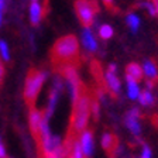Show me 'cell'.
<instances>
[{"mask_svg":"<svg viewBox=\"0 0 158 158\" xmlns=\"http://www.w3.org/2000/svg\"><path fill=\"white\" fill-rule=\"evenodd\" d=\"M99 35H100V38L103 40H109L113 37V28L110 26H107V24H105V26H102L100 28H99Z\"/></svg>","mask_w":158,"mask_h":158,"instance_id":"19","label":"cell"},{"mask_svg":"<svg viewBox=\"0 0 158 158\" xmlns=\"http://www.w3.org/2000/svg\"><path fill=\"white\" fill-rule=\"evenodd\" d=\"M140 158H152V151H151V148L148 147L147 144L143 145V150H141V154H140Z\"/></svg>","mask_w":158,"mask_h":158,"instance_id":"23","label":"cell"},{"mask_svg":"<svg viewBox=\"0 0 158 158\" xmlns=\"http://www.w3.org/2000/svg\"><path fill=\"white\" fill-rule=\"evenodd\" d=\"M138 102H140V105H143V106H151V105H154V96H152V93L150 92V90L145 89V90L140 92Z\"/></svg>","mask_w":158,"mask_h":158,"instance_id":"17","label":"cell"},{"mask_svg":"<svg viewBox=\"0 0 158 158\" xmlns=\"http://www.w3.org/2000/svg\"><path fill=\"white\" fill-rule=\"evenodd\" d=\"M151 3L154 4V6L157 7V10H158V0H151Z\"/></svg>","mask_w":158,"mask_h":158,"instance_id":"30","label":"cell"},{"mask_svg":"<svg viewBox=\"0 0 158 158\" xmlns=\"http://www.w3.org/2000/svg\"><path fill=\"white\" fill-rule=\"evenodd\" d=\"M75 10L79 20H81V23L88 28L93 23V19H95L96 4L93 2H90V0H76Z\"/></svg>","mask_w":158,"mask_h":158,"instance_id":"5","label":"cell"},{"mask_svg":"<svg viewBox=\"0 0 158 158\" xmlns=\"http://www.w3.org/2000/svg\"><path fill=\"white\" fill-rule=\"evenodd\" d=\"M0 56L3 61H9L10 59V51H9V47H7L6 41L0 40Z\"/></svg>","mask_w":158,"mask_h":158,"instance_id":"20","label":"cell"},{"mask_svg":"<svg viewBox=\"0 0 158 158\" xmlns=\"http://www.w3.org/2000/svg\"><path fill=\"white\" fill-rule=\"evenodd\" d=\"M143 72L144 75L147 76L150 81H157L158 79V69H157V65H155L154 61H145L144 62V66H143Z\"/></svg>","mask_w":158,"mask_h":158,"instance_id":"15","label":"cell"},{"mask_svg":"<svg viewBox=\"0 0 158 158\" xmlns=\"http://www.w3.org/2000/svg\"><path fill=\"white\" fill-rule=\"evenodd\" d=\"M61 90H62V82H61V78L56 76L55 81H54V85L51 88V92H49V96H48V103H47V112L44 114L47 117H51L56 107V103H58V99H59V95H61Z\"/></svg>","mask_w":158,"mask_h":158,"instance_id":"6","label":"cell"},{"mask_svg":"<svg viewBox=\"0 0 158 158\" xmlns=\"http://www.w3.org/2000/svg\"><path fill=\"white\" fill-rule=\"evenodd\" d=\"M44 118V113L41 110L35 107L30 109V114H28V123H30V130H31V134L35 138V141H38L40 138V128H41V123H43Z\"/></svg>","mask_w":158,"mask_h":158,"instance_id":"7","label":"cell"},{"mask_svg":"<svg viewBox=\"0 0 158 158\" xmlns=\"http://www.w3.org/2000/svg\"><path fill=\"white\" fill-rule=\"evenodd\" d=\"M138 117H140L138 109H131L126 116V126L131 131L133 135H140V133H141V124H140Z\"/></svg>","mask_w":158,"mask_h":158,"instance_id":"8","label":"cell"},{"mask_svg":"<svg viewBox=\"0 0 158 158\" xmlns=\"http://www.w3.org/2000/svg\"><path fill=\"white\" fill-rule=\"evenodd\" d=\"M62 73H64V78L66 79V85H68V90H69L71 100H72V103L75 105V103L79 100V98L83 95L82 82H81L79 73H78V71H76V68L73 65L64 66Z\"/></svg>","mask_w":158,"mask_h":158,"instance_id":"4","label":"cell"},{"mask_svg":"<svg viewBox=\"0 0 158 158\" xmlns=\"http://www.w3.org/2000/svg\"><path fill=\"white\" fill-rule=\"evenodd\" d=\"M143 75H144L143 68L135 62L128 64L127 68H126V78H130V79H133V81H135V82L140 81V79L143 78Z\"/></svg>","mask_w":158,"mask_h":158,"instance_id":"12","label":"cell"},{"mask_svg":"<svg viewBox=\"0 0 158 158\" xmlns=\"http://www.w3.org/2000/svg\"><path fill=\"white\" fill-rule=\"evenodd\" d=\"M0 158H7L6 148H4V145H3V144H0Z\"/></svg>","mask_w":158,"mask_h":158,"instance_id":"25","label":"cell"},{"mask_svg":"<svg viewBox=\"0 0 158 158\" xmlns=\"http://www.w3.org/2000/svg\"><path fill=\"white\" fill-rule=\"evenodd\" d=\"M0 24H2V14H0Z\"/></svg>","mask_w":158,"mask_h":158,"instance_id":"32","label":"cell"},{"mask_svg":"<svg viewBox=\"0 0 158 158\" xmlns=\"http://www.w3.org/2000/svg\"><path fill=\"white\" fill-rule=\"evenodd\" d=\"M41 17H43V7L38 2H34L30 6V20H31V24L34 26H38L40 21H41Z\"/></svg>","mask_w":158,"mask_h":158,"instance_id":"14","label":"cell"},{"mask_svg":"<svg viewBox=\"0 0 158 158\" xmlns=\"http://www.w3.org/2000/svg\"><path fill=\"white\" fill-rule=\"evenodd\" d=\"M102 147L112 155L113 152H114L116 147H117V138H116L112 133H105L102 137Z\"/></svg>","mask_w":158,"mask_h":158,"instance_id":"13","label":"cell"},{"mask_svg":"<svg viewBox=\"0 0 158 158\" xmlns=\"http://www.w3.org/2000/svg\"><path fill=\"white\" fill-rule=\"evenodd\" d=\"M79 54V41L75 35H65L56 40L51 51V56L55 65H73Z\"/></svg>","mask_w":158,"mask_h":158,"instance_id":"1","label":"cell"},{"mask_svg":"<svg viewBox=\"0 0 158 158\" xmlns=\"http://www.w3.org/2000/svg\"><path fill=\"white\" fill-rule=\"evenodd\" d=\"M79 144L82 147V151L85 158H90L93 155V133L89 131V130H85V131L81 134V138H79Z\"/></svg>","mask_w":158,"mask_h":158,"instance_id":"9","label":"cell"},{"mask_svg":"<svg viewBox=\"0 0 158 158\" xmlns=\"http://www.w3.org/2000/svg\"><path fill=\"white\" fill-rule=\"evenodd\" d=\"M116 71H117V66H116L114 64H110V65H109V72H114L116 73Z\"/></svg>","mask_w":158,"mask_h":158,"instance_id":"26","label":"cell"},{"mask_svg":"<svg viewBox=\"0 0 158 158\" xmlns=\"http://www.w3.org/2000/svg\"><path fill=\"white\" fill-rule=\"evenodd\" d=\"M99 103L96 102V100H92V105H90V113H92V116H93V118L95 120H98L99 118Z\"/></svg>","mask_w":158,"mask_h":158,"instance_id":"22","label":"cell"},{"mask_svg":"<svg viewBox=\"0 0 158 158\" xmlns=\"http://www.w3.org/2000/svg\"><path fill=\"white\" fill-rule=\"evenodd\" d=\"M34 2H37V0H31V3H34Z\"/></svg>","mask_w":158,"mask_h":158,"instance_id":"33","label":"cell"},{"mask_svg":"<svg viewBox=\"0 0 158 158\" xmlns=\"http://www.w3.org/2000/svg\"><path fill=\"white\" fill-rule=\"evenodd\" d=\"M126 20H127V26L131 28L133 33H137L138 28H140V17L135 16V14H128Z\"/></svg>","mask_w":158,"mask_h":158,"instance_id":"18","label":"cell"},{"mask_svg":"<svg viewBox=\"0 0 158 158\" xmlns=\"http://www.w3.org/2000/svg\"><path fill=\"white\" fill-rule=\"evenodd\" d=\"M143 6H144L145 9L148 10V13L151 14L152 17H154V16H157V14H158V10H157V7H155L154 4L151 3V2H147V3H144V4H143Z\"/></svg>","mask_w":158,"mask_h":158,"instance_id":"24","label":"cell"},{"mask_svg":"<svg viewBox=\"0 0 158 158\" xmlns=\"http://www.w3.org/2000/svg\"><path fill=\"white\" fill-rule=\"evenodd\" d=\"M82 44L89 52H95L98 49V41H96L95 35L92 34V31L89 28H85L82 33Z\"/></svg>","mask_w":158,"mask_h":158,"instance_id":"11","label":"cell"},{"mask_svg":"<svg viewBox=\"0 0 158 158\" xmlns=\"http://www.w3.org/2000/svg\"><path fill=\"white\" fill-rule=\"evenodd\" d=\"M105 82H106L107 89L113 93V95H118L122 83H120V79L117 78V75H116L114 72H109L107 71V72L105 73Z\"/></svg>","mask_w":158,"mask_h":158,"instance_id":"10","label":"cell"},{"mask_svg":"<svg viewBox=\"0 0 158 158\" xmlns=\"http://www.w3.org/2000/svg\"><path fill=\"white\" fill-rule=\"evenodd\" d=\"M127 79V95L130 99H138L140 96V88H138V83L135 81L130 78H126Z\"/></svg>","mask_w":158,"mask_h":158,"instance_id":"16","label":"cell"},{"mask_svg":"<svg viewBox=\"0 0 158 158\" xmlns=\"http://www.w3.org/2000/svg\"><path fill=\"white\" fill-rule=\"evenodd\" d=\"M71 158H85L83 151H82V147H81V144H79V140L75 143V145H73V150H72V154H71Z\"/></svg>","mask_w":158,"mask_h":158,"instance_id":"21","label":"cell"},{"mask_svg":"<svg viewBox=\"0 0 158 158\" xmlns=\"http://www.w3.org/2000/svg\"><path fill=\"white\" fill-rule=\"evenodd\" d=\"M90 105H92L90 96L88 93H83L78 102L73 105V112L71 116V127L68 133L78 135L79 133L85 131L89 123V117H90Z\"/></svg>","mask_w":158,"mask_h":158,"instance_id":"2","label":"cell"},{"mask_svg":"<svg viewBox=\"0 0 158 158\" xmlns=\"http://www.w3.org/2000/svg\"><path fill=\"white\" fill-rule=\"evenodd\" d=\"M3 73H4V71H3V65H2V62H0V82H2V78H3Z\"/></svg>","mask_w":158,"mask_h":158,"instance_id":"28","label":"cell"},{"mask_svg":"<svg viewBox=\"0 0 158 158\" xmlns=\"http://www.w3.org/2000/svg\"><path fill=\"white\" fill-rule=\"evenodd\" d=\"M103 2H105L106 6H112V3H113V0H103Z\"/></svg>","mask_w":158,"mask_h":158,"instance_id":"29","label":"cell"},{"mask_svg":"<svg viewBox=\"0 0 158 158\" xmlns=\"http://www.w3.org/2000/svg\"><path fill=\"white\" fill-rule=\"evenodd\" d=\"M47 79V72L38 71V69H31L26 78V85H24V100L30 106V109L34 107V103L37 100L40 90L43 89V85Z\"/></svg>","mask_w":158,"mask_h":158,"instance_id":"3","label":"cell"},{"mask_svg":"<svg viewBox=\"0 0 158 158\" xmlns=\"http://www.w3.org/2000/svg\"><path fill=\"white\" fill-rule=\"evenodd\" d=\"M6 6V0H0V14H2V10Z\"/></svg>","mask_w":158,"mask_h":158,"instance_id":"27","label":"cell"},{"mask_svg":"<svg viewBox=\"0 0 158 158\" xmlns=\"http://www.w3.org/2000/svg\"><path fill=\"white\" fill-rule=\"evenodd\" d=\"M155 124H157V127H158V117L155 118Z\"/></svg>","mask_w":158,"mask_h":158,"instance_id":"31","label":"cell"}]
</instances>
